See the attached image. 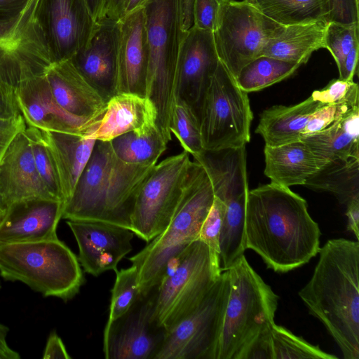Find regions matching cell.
I'll use <instances>...</instances> for the list:
<instances>
[{"mask_svg":"<svg viewBox=\"0 0 359 359\" xmlns=\"http://www.w3.org/2000/svg\"><path fill=\"white\" fill-rule=\"evenodd\" d=\"M320 235L306 200L289 187L271 182L249 191L245 247L268 269L287 273L307 264L318 254Z\"/></svg>","mask_w":359,"mask_h":359,"instance_id":"obj_1","label":"cell"},{"mask_svg":"<svg viewBox=\"0 0 359 359\" xmlns=\"http://www.w3.org/2000/svg\"><path fill=\"white\" fill-rule=\"evenodd\" d=\"M318 254L299 297L325 326L344 358L359 359V242L330 239Z\"/></svg>","mask_w":359,"mask_h":359,"instance_id":"obj_2","label":"cell"},{"mask_svg":"<svg viewBox=\"0 0 359 359\" xmlns=\"http://www.w3.org/2000/svg\"><path fill=\"white\" fill-rule=\"evenodd\" d=\"M155 165L126 163L110 142L96 140L62 219L104 222L131 231L136 198Z\"/></svg>","mask_w":359,"mask_h":359,"instance_id":"obj_3","label":"cell"},{"mask_svg":"<svg viewBox=\"0 0 359 359\" xmlns=\"http://www.w3.org/2000/svg\"><path fill=\"white\" fill-rule=\"evenodd\" d=\"M215 194L204 168L192 163L185 189L176 212L165 229L139 252L128 258L138 271L140 293L156 288L170 262L194 241L213 203Z\"/></svg>","mask_w":359,"mask_h":359,"instance_id":"obj_4","label":"cell"},{"mask_svg":"<svg viewBox=\"0 0 359 359\" xmlns=\"http://www.w3.org/2000/svg\"><path fill=\"white\" fill-rule=\"evenodd\" d=\"M149 49L146 97L156 111V125L168 143L176 96V67L183 30V0H147L142 6Z\"/></svg>","mask_w":359,"mask_h":359,"instance_id":"obj_5","label":"cell"},{"mask_svg":"<svg viewBox=\"0 0 359 359\" xmlns=\"http://www.w3.org/2000/svg\"><path fill=\"white\" fill-rule=\"evenodd\" d=\"M0 276L64 301L74 297L85 280L78 257L58 238L0 245Z\"/></svg>","mask_w":359,"mask_h":359,"instance_id":"obj_6","label":"cell"},{"mask_svg":"<svg viewBox=\"0 0 359 359\" xmlns=\"http://www.w3.org/2000/svg\"><path fill=\"white\" fill-rule=\"evenodd\" d=\"M227 271L230 290L216 359H237L260 332L275 323L279 300L245 255Z\"/></svg>","mask_w":359,"mask_h":359,"instance_id":"obj_7","label":"cell"},{"mask_svg":"<svg viewBox=\"0 0 359 359\" xmlns=\"http://www.w3.org/2000/svg\"><path fill=\"white\" fill-rule=\"evenodd\" d=\"M222 270L201 240L192 242L155 288L154 316L166 331L203 299Z\"/></svg>","mask_w":359,"mask_h":359,"instance_id":"obj_8","label":"cell"},{"mask_svg":"<svg viewBox=\"0 0 359 359\" xmlns=\"http://www.w3.org/2000/svg\"><path fill=\"white\" fill-rule=\"evenodd\" d=\"M248 94L219 61L198 114L204 150L239 148L250 142L253 113Z\"/></svg>","mask_w":359,"mask_h":359,"instance_id":"obj_9","label":"cell"},{"mask_svg":"<svg viewBox=\"0 0 359 359\" xmlns=\"http://www.w3.org/2000/svg\"><path fill=\"white\" fill-rule=\"evenodd\" d=\"M283 27L245 0H222L212 31L219 61L236 79L247 64L262 55L267 41Z\"/></svg>","mask_w":359,"mask_h":359,"instance_id":"obj_10","label":"cell"},{"mask_svg":"<svg viewBox=\"0 0 359 359\" xmlns=\"http://www.w3.org/2000/svg\"><path fill=\"white\" fill-rule=\"evenodd\" d=\"M193 161L184 151L156 164L136 198L131 231L147 243L168 226L182 198Z\"/></svg>","mask_w":359,"mask_h":359,"instance_id":"obj_11","label":"cell"},{"mask_svg":"<svg viewBox=\"0 0 359 359\" xmlns=\"http://www.w3.org/2000/svg\"><path fill=\"white\" fill-rule=\"evenodd\" d=\"M229 290L226 270L201 303L167 331L155 359H216Z\"/></svg>","mask_w":359,"mask_h":359,"instance_id":"obj_12","label":"cell"},{"mask_svg":"<svg viewBox=\"0 0 359 359\" xmlns=\"http://www.w3.org/2000/svg\"><path fill=\"white\" fill-rule=\"evenodd\" d=\"M34 20L53 63L71 60L97 25L88 0H38Z\"/></svg>","mask_w":359,"mask_h":359,"instance_id":"obj_13","label":"cell"},{"mask_svg":"<svg viewBox=\"0 0 359 359\" xmlns=\"http://www.w3.org/2000/svg\"><path fill=\"white\" fill-rule=\"evenodd\" d=\"M155 289L140 294L121 316L106 324L103 352L106 359H155L167 331L154 316Z\"/></svg>","mask_w":359,"mask_h":359,"instance_id":"obj_14","label":"cell"},{"mask_svg":"<svg viewBox=\"0 0 359 359\" xmlns=\"http://www.w3.org/2000/svg\"><path fill=\"white\" fill-rule=\"evenodd\" d=\"M46 67L20 71L16 97L27 126L43 130L86 131L95 123L72 115L57 104L45 76Z\"/></svg>","mask_w":359,"mask_h":359,"instance_id":"obj_15","label":"cell"},{"mask_svg":"<svg viewBox=\"0 0 359 359\" xmlns=\"http://www.w3.org/2000/svg\"><path fill=\"white\" fill-rule=\"evenodd\" d=\"M219 62L212 32L192 26L184 32L176 67L177 101L189 104L197 116Z\"/></svg>","mask_w":359,"mask_h":359,"instance_id":"obj_16","label":"cell"},{"mask_svg":"<svg viewBox=\"0 0 359 359\" xmlns=\"http://www.w3.org/2000/svg\"><path fill=\"white\" fill-rule=\"evenodd\" d=\"M79 248L78 259L83 271L98 276L117 270L119 262L132 250L134 233L117 225L67 220Z\"/></svg>","mask_w":359,"mask_h":359,"instance_id":"obj_17","label":"cell"},{"mask_svg":"<svg viewBox=\"0 0 359 359\" xmlns=\"http://www.w3.org/2000/svg\"><path fill=\"white\" fill-rule=\"evenodd\" d=\"M118 36V20L104 18L97 22L88 44L71 59L107 102L116 94Z\"/></svg>","mask_w":359,"mask_h":359,"instance_id":"obj_18","label":"cell"},{"mask_svg":"<svg viewBox=\"0 0 359 359\" xmlns=\"http://www.w3.org/2000/svg\"><path fill=\"white\" fill-rule=\"evenodd\" d=\"M116 94L146 97L149 49L143 6L118 20Z\"/></svg>","mask_w":359,"mask_h":359,"instance_id":"obj_19","label":"cell"},{"mask_svg":"<svg viewBox=\"0 0 359 359\" xmlns=\"http://www.w3.org/2000/svg\"><path fill=\"white\" fill-rule=\"evenodd\" d=\"M64 203L53 199H31L10 205L0 219V245L58 238Z\"/></svg>","mask_w":359,"mask_h":359,"instance_id":"obj_20","label":"cell"},{"mask_svg":"<svg viewBox=\"0 0 359 359\" xmlns=\"http://www.w3.org/2000/svg\"><path fill=\"white\" fill-rule=\"evenodd\" d=\"M0 191L8 207L25 200H56L39 177L25 130L16 136L0 162Z\"/></svg>","mask_w":359,"mask_h":359,"instance_id":"obj_21","label":"cell"},{"mask_svg":"<svg viewBox=\"0 0 359 359\" xmlns=\"http://www.w3.org/2000/svg\"><path fill=\"white\" fill-rule=\"evenodd\" d=\"M45 76L55 100L67 112L93 123L102 118L107 102L71 60L50 63Z\"/></svg>","mask_w":359,"mask_h":359,"instance_id":"obj_22","label":"cell"},{"mask_svg":"<svg viewBox=\"0 0 359 359\" xmlns=\"http://www.w3.org/2000/svg\"><path fill=\"white\" fill-rule=\"evenodd\" d=\"M153 124H156V111L148 98L133 93H118L107 102L102 118L85 134L95 140L109 142Z\"/></svg>","mask_w":359,"mask_h":359,"instance_id":"obj_23","label":"cell"},{"mask_svg":"<svg viewBox=\"0 0 359 359\" xmlns=\"http://www.w3.org/2000/svg\"><path fill=\"white\" fill-rule=\"evenodd\" d=\"M41 130L56 165L65 204L90 158L96 140L88 137L86 131Z\"/></svg>","mask_w":359,"mask_h":359,"instance_id":"obj_24","label":"cell"},{"mask_svg":"<svg viewBox=\"0 0 359 359\" xmlns=\"http://www.w3.org/2000/svg\"><path fill=\"white\" fill-rule=\"evenodd\" d=\"M264 175L271 182L290 187L304 185L319 168V161L302 140L264 147Z\"/></svg>","mask_w":359,"mask_h":359,"instance_id":"obj_25","label":"cell"},{"mask_svg":"<svg viewBox=\"0 0 359 359\" xmlns=\"http://www.w3.org/2000/svg\"><path fill=\"white\" fill-rule=\"evenodd\" d=\"M324 104L310 96L292 106H272L260 114L255 133L260 135L265 145L269 147L300 140L311 115Z\"/></svg>","mask_w":359,"mask_h":359,"instance_id":"obj_26","label":"cell"},{"mask_svg":"<svg viewBox=\"0 0 359 359\" xmlns=\"http://www.w3.org/2000/svg\"><path fill=\"white\" fill-rule=\"evenodd\" d=\"M327 24L318 20L284 26L267 41L262 55L304 65L314 51L324 48Z\"/></svg>","mask_w":359,"mask_h":359,"instance_id":"obj_27","label":"cell"},{"mask_svg":"<svg viewBox=\"0 0 359 359\" xmlns=\"http://www.w3.org/2000/svg\"><path fill=\"white\" fill-rule=\"evenodd\" d=\"M359 107L325 129L301 139L319 161L320 168L337 159L359 158Z\"/></svg>","mask_w":359,"mask_h":359,"instance_id":"obj_28","label":"cell"},{"mask_svg":"<svg viewBox=\"0 0 359 359\" xmlns=\"http://www.w3.org/2000/svg\"><path fill=\"white\" fill-rule=\"evenodd\" d=\"M304 186L315 191L330 192L346 205L359 198V158L327 162L306 180Z\"/></svg>","mask_w":359,"mask_h":359,"instance_id":"obj_29","label":"cell"},{"mask_svg":"<svg viewBox=\"0 0 359 359\" xmlns=\"http://www.w3.org/2000/svg\"><path fill=\"white\" fill-rule=\"evenodd\" d=\"M109 142L118 158L138 165H155L168 144L156 124L126 133Z\"/></svg>","mask_w":359,"mask_h":359,"instance_id":"obj_30","label":"cell"},{"mask_svg":"<svg viewBox=\"0 0 359 359\" xmlns=\"http://www.w3.org/2000/svg\"><path fill=\"white\" fill-rule=\"evenodd\" d=\"M251 4L283 26L327 22L328 0H252Z\"/></svg>","mask_w":359,"mask_h":359,"instance_id":"obj_31","label":"cell"},{"mask_svg":"<svg viewBox=\"0 0 359 359\" xmlns=\"http://www.w3.org/2000/svg\"><path fill=\"white\" fill-rule=\"evenodd\" d=\"M300 66L297 63L261 55L247 64L236 80L239 87L248 93L259 91L290 77Z\"/></svg>","mask_w":359,"mask_h":359,"instance_id":"obj_32","label":"cell"},{"mask_svg":"<svg viewBox=\"0 0 359 359\" xmlns=\"http://www.w3.org/2000/svg\"><path fill=\"white\" fill-rule=\"evenodd\" d=\"M270 332L273 359L338 358L275 323L271 325Z\"/></svg>","mask_w":359,"mask_h":359,"instance_id":"obj_33","label":"cell"},{"mask_svg":"<svg viewBox=\"0 0 359 359\" xmlns=\"http://www.w3.org/2000/svg\"><path fill=\"white\" fill-rule=\"evenodd\" d=\"M25 132L29 140L36 168L43 184L55 199L64 203L56 165L42 130L27 126Z\"/></svg>","mask_w":359,"mask_h":359,"instance_id":"obj_34","label":"cell"},{"mask_svg":"<svg viewBox=\"0 0 359 359\" xmlns=\"http://www.w3.org/2000/svg\"><path fill=\"white\" fill-rule=\"evenodd\" d=\"M170 130L184 151L192 156L204 150L198 116L193 108L183 101L177 100L174 105Z\"/></svg>","mask_w":359,"mask_h":359,"instance_id":"obj_35","label":"cell"},{"mask_svg":"<svg viewBox=\"0 0 359 359\" xmlns=\"http://www.w3.org/2000/svg\"><path fill=\"white\" fill-rule=\"evenodd\" d=\"M115 272L116 279L111 291V303L107 324L124 314L140 294L138 271L135 266L117 269Z\"/></svg>","mask_w":359,"mask_h":359,"instance_id":"obj_36","label":"cell"},{"mask_svg":"<svg viewBox=\"0 0 359 359\" xmlns=\"http://www.w3.org/2000/svg\"><path fill=\"white\" fill-rule=\"evenodd\" d=\"M359 24L350 25L327 22L324 36V48L332 55L338 70L342 66L344 60L358 41Z\"/></svg>","mask_w":359,"mask_h":359,"instance_id":"obj_37","label":"cell"},{"mask_svg":"<svg viewBox=\"0 0 359 359\" xmlns=\"http://www.w3.org/2000/svg\"><path fill=\"white\" fill-rule=\"evenodd\" d=\"M226 211L225 204L215 196L213 203L204 219L198 239L208 247L212 255L220 262V236Z\"/></svg>","mask_w":359,"mask_h":359,"instance_id":"obj_38","label":"cell"},{"mask_svg":"<svg viewBox=\"0 0 359 359\" xmlns=\"http://www.w3.org/2000/svg\"><path fill=\"white\" fill-rule=\"evenodd\" d=\"M358 107L359 104L348 102L323 105L311 115L302 131V138L325 129Z\"/></svg>","mask_w":359,"mask_h":359,"instance_id":"obj_39","label":"cell"},{"mask_svg":"<svg viewBox=\"0 0 359 359\" xmlns=\"http://www.w3.org/2000/svg\"><path fill=\"white\" fill-rule=\"evenodd\" d=\"M311 97L321 103L348 102L359 104V89L357 83L340 79L331 80L323 88L314 90Z\"/></svg>","mask_w":359,"mask_h":359,"instance_id":"obj_40","label":"cell"},{"mask_svg":"<svg viewBox=\"0 0 359 359\" xmlns=\"http://www.w3.org/2000/svg\"><path fill=\"white\" fill-rule=\"evenodd\" d=\"M16 77L0 55V118L20 114L16 97Z\"/></svg>","mask_w":359,"mask_h":359,"instance_id":"obj_41","label":"cell"},{"mask_svg":"<svg viewBox=\"0 0 359 359\" xmlns=\"http://www.w3.org/2000/svg\"><path fill=\"white\" fill-rule=\"evenodd\" d=\"M222 0H194L193 26L212 32Z\"/></svg>","mask_w":359,"mask_h":359,"instance_id":"obj_42","label":"cell"},{"mask_svg":"<svg viewBox=\"0 0 359 359\" xmlns=\"http://www.w3.org/2000/svg\"><path fill=\"white\" fill-rule=\"evenodd\" d=\"M328 22L359 24L358 0H328Z\"/></svg>","mask_w":359,"mask_h":359,"instance_id":"obj_43","label":"cell"},{"mask_svg":"<svg viewBox=\"0 0 359 359\" xmlns=\"http://www.w3.org/2000/svg\"><path fill=\"white\" fill-rule=\"evenodd\" d=\"M271 327L260 332L242 350L237 359H273Z\"/></svg>","mask_w":359,"mask_h":359,"instance_id":"obj_44","label":"cell"},{"mask_svg":"<svg viewBox=\"0 0 359 359\" xmlns=\"http://www.w3.org/2000/svg\"><path fill=\"white\" fill-rule=\"evenodd\" d=\"M27 127L22 116L0 118V162L16 136Z\"/></svg>","mask_w":359,"mask_h":359,"instance_id":"obj_45","label":"cell"},{"mask_svg":"<svg viewBox=\"0 0 359 359\" xmlns=\"http://www.w3.org/2000/svg\"><path fill=\"white\" fill-rule=\"evenodd\" d=\"M38 0H0V22L18 20L29 14Z\"/></svg>","mask_w":359,"mask_h":359,"instance_id":"obj_46","label":"cell"},{"mask_svg":"<svg viewBox=\"0 0 359 359\" xmlns=\"http://www.w3.org/2000/svg\"><path fill=\"white\" fill-rule=\"evenodd\" d=\"M34 10L25 18L9 22H0V45H8L15 40L27 25Z\"/></svg>","mask_w":359,"mask_h":359,"instance_id":"obj_47","label":"cell"},{"mask_svg":"<svg viewBox=\"0 0 359 359\" xmlns=\"http://www.w3.org/2000/svg\"><path fill=\"white\" fill-rule=\"evenodd\" d=\"M42 358L43 359L71 358L62 339L56 332L53 331L50 334L43 352Z\"/></svg>","mask_w":359,"mask_h":359,"instance_id":"obj_48","label":"cell"},{"mask_svg":"<svg viewBox=\"0 0 359 359\" xmlns=\"http://www.w3.org/2000/svg\"><path fill=\"white\" fill-rule=\"evenodd\" d=\"M359 43L357 41L346 56L341 69L339 70V79L346 81H353L358 73Z\"/></svg>","mask_w":359,"mask_h":359,"instance_id":"obj_49","label":"cell"},{"mask_svg":"<svg viewBox=\"0 0 359 359\" xmlns=\"http://www.w3.org/2000/svg\"><path fill=\"white\" fill-rule=\"evenodd\" d=\"M347 230L359 240V198H355L346 205Z\"/></svg>","mask_w":359,"mask_h":359,"instance_id":"obj_50","label":"cell"},{"mask_svg":"<svg viewBox=\"0 0 359 359\" xmlns=\"http://www.w3.org/2000/svg\"><path fill=\"white\" fill-rule=\"evenodd\" d=\"M9 328L0 323V359H19L20 353L13 349L8 343Z\"/></svg>","mask_w":359,"mask_h":359,"instance_id":"obj_51","label":"cell"},{"mask_svg":"<svg viewBox=\"0 0 359 359\" xmlns=\"http://www.w3.org/2000/svg\"><path fill=\"white\" fill-rule=\"evenodd\" d=\"M128 0H106L104 17L118 20L125 13Z\"/></svg>","mask_w":359,"mask_h":359,"instance_id":"obj_52","label":"cell"},{"mask_svg":"<svg viewBox=\"0 0 359 359\" xmlns=\"http://www.w3.org/2000/svg\"><path fill=\"white\" fill-rule=\"evenodd\" d=\"M194 0H183V29L189 30L193 26Z\"/></svg>","mask_w":359,"mask_h":359,"instance_id":"obj_53","label":"cell"},{"mask_svg":"<svg viewBox=\"0 0 359 359\" xmlns=\"http://www.w3.org/2000/svg\"><path fill=\"white\" fill-rule=\"evenodd\" d=\"M90 11L97 22L104 17L106 0H88Z\"/></svg>","mask_w":359,"mask_h":359,"instance_id":"obj_54","label":"cell"},{"mask_svg":"<svg viewBox=\"0 0 359 359\" xmlns=\"http://www.w3.org/2000/svg\"><path fill=\"white\" fill-rule=\"evenodd\" d=\"M147 0H128L124 15L144 5Z\"/></svg>","mask_w":359,"mask_h":359,"instance_id":"obj_55","label":"cell"},{"mask_svg":"<svg viewBox=\"0 0 359 359\" xmlns=\"http://www.w3.org/2000/svg\"><path fill=\"white\" fill-rule=\"evenodd\" d=\"M7 208L8 206L4 201L0 191V219L3 217Z\"/></svg>","mask_w":359,"mask_h":359,"instance_id":"obj_56","label":"cell"},{"mask_svg":"<svg viewBox=\"0 0 359 359\" xmlns=\"http://www.w3.org/2000/svg\"><path fill=\"white\" fill-rule=\"evenodd\" d=\"M1 289V282H0V290Z\"/></svg>","mask_w":359,"mask_h":359,"instance_id":"obj_57","label":"cell"}]
</instances>
